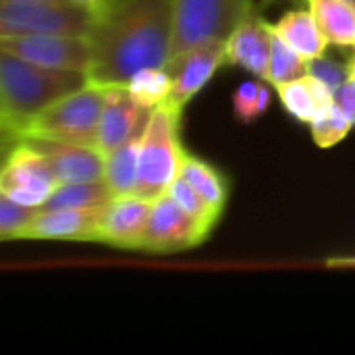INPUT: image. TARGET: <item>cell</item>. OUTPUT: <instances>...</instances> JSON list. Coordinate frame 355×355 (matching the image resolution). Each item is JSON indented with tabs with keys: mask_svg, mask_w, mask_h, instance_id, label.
<instances>
[{
	"mask_svg": "<svg viewBox=\"0 0 355 355\" xmlns=\"http://www.w3.org/2000/svg\"><path fill=\"white\" fill-rule=\"evenodd\" d=\"M25 141L44 154L60 183H85L104 179L106 154L98 146L42 137H25Z\"/></svg>",
	"mask_w": 355,
	"mask_h": 355,
	"instance_id": "8fae6325",
	"label": "cell"
},
{
	"mask_svg": "<svg viewBox=\"0 0 355 355\" xmlns=\"http://www.w3.org/2000/svg\"><path fill=\"white\" fill-rule=\"evenodd\" d=\"M183 110L160 104L152 110L139 144V187L137 196L156 200L166 193L179 177L185 148L181 144Z\"/></svg>",
	"mask_w": 355,
	"mask_h": 355,
	"instance_id": "3957f363",
	"label": "cell"
},
{
	"mask_svg": "<svg viewBox=\"0 0 355 355\" xmlns=\"http://www.w3.org/2000/svg\"><path fill=\"white\" fill-rule=\"evenodd\" d=\"M316 17L322 33L333 46H355V2L354 0H306Z\"/></svg>",
	"mask_w": 355,
	"mask_h": 355,
	"instance_id": "d6986e66",
	"label": "cell"
},
{
	"mask_svg": "<svg viewBox=\"0 0 355 355\" xmlns=\"http://www.w3.org/2000/svg\"><path fill=\"white\" fill-rule=\"evenodd\" d=\"M272 87L275 85L268 83L266 79L243 81L231 98L235 119L243 125H250L256 123L260 116H264L272 102Z\"/></svg>",
	"mask_w": 355,
	"mask_h": 355,
	"instance_id": "603a6c76",
	"label": "cell"
},
{
	"mask_svg": "<svg viewBox=\"0 0 355 355\" xmlns=\"http://www.w3.org/2000/svg\"><path fill=\"white\" fill-rule=\"evenodd\" d=\"M139 144H141V135L129 139L121 148L106 154L104 181H106L112 198L137 196V187H139Z\"/></svg>",
	"mask_w": 355,
	"mask_h": 355,
	"instance_id": "ffe728a7",
	"label": "cell"
},
{
	"mask_svg": "<svg viewBox=\"0 0 355 355\" xmlns=\"http://www.w3.org/2000/svg\"><path fill=\"white\" fill-rule=\"evenodd\" d=\"M112 200V193L104 179L85 183H60L44 204V210L54 208H89Z\"/></svg>",
	"mask_w": 355,
	"mask_h": 355,
	"instance_id": "7402d4cb",
	"label": "cell"
},
{
	"mask_svg": "<svg viewBox=\"0 0 355 355\" xmlns=\"http://www.w3.org/2000/svg\"><path fill=\"white\" fill-rule=\"evenodd\" d=\"M208 237L210 233L196 218H191L166 191L152 200V212L139 250L152 254H173L191 250L204 243Z\"/></svg>",
	"mask_w": 355,
	"mask_h": 355,
	"instance_id": "9c48e42d",
	"label": "cell"
},
{
	"mask_svg": "<svg viewBox=\"0 0 355 355\" xmlns=\"http://www.w3.org/2000/svg\"><path fill=\"white\" fill-rule=\"evenodd\" d=\"M0 52L48 69L85 73L87 77L94 62L89 40L79 35H0Z\"/></svg>",
	"mask_w": 355,
	"mask_h": 355,
	"instance_id": "ba28073f",
	"label": "cell"
},
{
	"mask_svg": "<svg viewBox=\"0 0 355 355\" xmlns=\"http://www.w3.org/2000/svg\"><path fill=\"white\" fill-rule=\"evenodd\" d=\"M352 77H355V54H354V58H352Z\"/></svg>",
	"mask_w": 355,
	"mask_h": 355,
	"instance_id": "1f68e13d",
	"label": "cell"
},
{
	"mask_svg": "<svg viewBox=\"0 0 355 355\" xmlns=\"http://www.w3.org/2000/svg\"><path fill=\"white\" fill-rule=\"evenodd\" d=\"M40 210L42 208L23 206L8 200L6 196H0V239L2 241L21 239L25 229L40 214Z\"/></svg>",
	"mask_w": 355,
	"mask_h": 355,
	"instance_id": "4316f807",
	"label": "cell"
},
{
	"mask_svg": "<svg viewBox=\"0 0 355 355\" xmlns=\"http://www.w3.org/2000/svg\"><path fill=\"white\" fill-rule=\"evenodd\" d=\"M104 104H106V85L87 81L81 89L56 100L40 114H35L23 129L19 139L42 137V139L96 146Z\"/></svg>",
	"mask_w": 355,
	"mask_h": 355,
	"instance_id": "277c9868",
	"label": "cell"
},
{
	"mask_svg": "<svg viewBox=\"0 0 355 355\" xmlns=\"http://www.w3.org/2000/svg\"><path fill=\"white\" fill-rule=\"evenodd\" d=\"M127 94L133 102L154 110L164 104L173 92V73L166 67H146L133 73L125 83Z\"/></svg>",
	"mask_w": 355,
	"mask_h": 355,
	"instance_id": "44dd1931",
	"label": "cell"
},
{
	"mask_svg": "<svg viewBox=\"0 0 355 355\" xmlns=\"http://www.w3.org/2000/svg\"><path fill=\"white\" fill-rule=\"evenodd\" d=\"M270 29L275 35L287 42L295 52H300L306 60L324 56L327 46L331 44L310 8L308 10L293 8L285 12L275 25H270Z\"/></svg>",
	"mask_w": 355,
	"mask_h": 355,
	"instance_id": "e0dca14e",
	"label": "cell"
},
{
	"mask_svg": "<svg viewBox=\"0 0 355 355\" xmlns=\"http://www.w3.org/2000/svg\"><path fill=\"white\" fill-rule=\"evenodd\" d=\"M308 75L322 81L335 96L343 87V83L352 75V62H339L329 56H320L314 60H308Z\"/></svg>",
	"mask_w": 355,
	"mask_h": 355,
	"instance_id": "83f0119b",
	"label": "cell"
},
{
	"mask_svg": "<svg viewBox=\"0 0 355 355\" xmlns=\"http://www.w3.org/2000/svg\"><path fill=\"white\" fill-rule=\"evenodd\" d=\"M175 35L171 58L210 42L227 40L233 29L256 12L252 0H173Z\"/></svg>",
	"mask_w": 355,
	"mask_h": 355,
	"instance_id": "5b68a950",
	"label": "cell"
},
{
	"mask_svg": "<svg viewBox=\"0 0 355 355\" xmlns=\"http://www.w3.org/2000/svg\"><path fill=\"white\" fill-rule=\"evenodd\" d=\"M73 2H77L81 6H87V8H96L100 4V0H73Z\"/></svg>",
	"mask_w": 355,
	"mask_h": 355,
	"instance_id": "f546056e",
	"label": "cell"
},
{
	"mask_svg": "<svg viewBox=\"0 0 355 355\" xmlns=\"http://www.w3.org/2000/svg\"><path fill=\"white\" fill-rule=\"evenodd\" d=\"M152 200L141 196H119L106 204L96 243L121 250H139L150 220Z\"/></svg>",
	"mask_w": 355,
	"mask_h": 355,
	"instance_id": "4fadbf2b",
	"label": "cell"
},
{
	"mask_svg": "<svg viewBox=\"0 0 355 355\" xmlns=\"http://www.w3.org/2000/svg\"><path fill=\"white\" fill-rule=\"evenodd\" d=\"M87 81L85 73L48 69L0 52V129L4 148L19 139L35 114L81 89Z\"/></svg>",
	"mask_w": 355,
	"mask_h": 355,
	"instance_id": "7a4b0ae2",
	"label": "cell"
},
{
	"mask_svg": "<svg viewBox=\"0 0 355 355\" xmlns=\"http://www.w3.org/2000/svg\"><path fill=\"white\" fill-rule=\"evenodd\" d=\"M175 35L173 0H100L87 35L89 81L125 85L146 67H166Z\"/></svg>",
	"mask_w": 355,
	"mask_h": 355,
	"instance_id": "6da1fadb",
	"label": "cell"
},
{
	"mask_svg": "<svg viewBox=\"0 0 355 355\" xmlns=\"http://www.w3.org/2000/svg\"><path fill=\"white\" fill-rule=\"evenodd\" d=\"M285 112L302 125H310L324 108L337 102V96L316 77L306 75L275 87Z\"/></svg>",
	"mask_w": 355,
	"mask_h": 355,
	"instance_id": "2e32d148",
	"label": "cell"
},
{
	"mask_svg": "<svg viewBox=\"0 0 355 355\" xmlns=\"http://www.w3.org/2000/svg\"><path fill=\"white\" fill-rule=\"evenodd\" d=\"M306 75H308V60L300 52H295L287 42H283L279 35L272 33V54H270L266 81L279 87L283 83L295 81Z\"/></svg>",
	"mask_w": 355,
	"mask_h": 355,
	"instance_id": "cb8c5ba5",
	"label": "cell"
},
{
	"mask_svg": "<svg viewBox=\"0 0 355 355\" xmlns=\"http://www.w3.org/2000/svg\"><path fill=\"white\" fill-rule=\"evenodd\" d=\"M272 54V29L258 12L239 23L227 37L229 64H237L260 79H266Z\"/></svg>",
	"mask_w": 355,
	"mask_h": 355,
	"instance_id": "9a60e30c",
	"label": "cell"
},
{
	"mask_svg": "<svg viewBox=\"0 0 355 355\" xmlns=\"http://www.w3.org/2000/svg\"><path fill=\"white\" fill-rule=\"evenodd\" d=\"M225 64H229L227 40L204 42L168 60L166 69L173 73V92L164 104L177 110H185V106L208 85V81Z\"/></svg>",
	"mask_w": 355,
	"mask_h": 355,
	"instance_id": "30bf717a",
	"label": "cell"
},
{
	"mask_svg": "<svg viewBox=\"0 0 355 355\" xmlns=\"http://www.w3.org/2000/svg\"><path fill=\"white\" fill-rule=\"evenodd\" d=\"M152 110L131 100L125 85H106V104L102 110L96 146L108 154L129 139L144 133Z\"/></svg>",
	"mask_w": 355,
	"mask_h": 355,
	"instance_id": "7c38bea8",
	"label": "cell"
},
{
	"mask_svg": "<svg viewBox=\"0 0 355 355\" xmlns=\"http://www.w3.org/2000/svg\"><path fill=\"white\" fill-rule=\"evenodd\" d=\"M94 8L73 0L60 2H2L0 35H79L92 31Z\"/></svg>",
	"mask_w": 355,
	"mask_h": 355,
	"instance_id": "8992f818",
	"label": "cell"
},
{
	"mask_svg": "<svg viewBox=\"0 0 355 355\" xmlns=\"http://www.w3.org/2000/svg\"><path fill=\"white\" fill-rule=\"evenodd\" d=\"M168 193H171V198L191 216V218H196L208 233H212L214 231V227H216V223H218V218H220V214L216 212V210H212L210 208V204L183 179V177H177L173 183H171V187H168Z\"/></svg>",
	"mask_w": 355,
	"mask_h": 355,
	"instance_id": "484cf974",
	"label": "cell"
},
{
	"mask_svg": "<svg viewBox=\"0 0 355 355\" xmlns=\"http://www.w3.org/2000/svg\"><path fill=\"white\" fill-rule=\"evenodd\" d=\"M337 104L341 106V110L347 114V119L354 123L355 127V77H352V75L343 83V87L337 92Z\"/></svg>",
	"mask_w": 355,
	"mask_h": 355,
	"instance_id": "f1b7e54d",
	"label": "cell"
},
{
	"mask_svg": "<svg viewBox=\"0 0 355 355\" xmlns=\"http://www.w3.org/2000/svg\"><path fill=\"white\" fill-rule=\"evenodd\" d=\"M2 2H60V0H0Z\"/></svg>",
	"mask_w": 355,
	"mask_h": 355,
	"instance_id": "4dcf8cb0",
	"label": "cell"
},
{
	"mask_svg": "<svg viewBox=\"0 0 355 355\" xmlns=\"http://www.w3.org/2000/svg\"><path fill=\"white\" fill-rule=\"evenodd\" d=\"M308 127H310L312 139L318 148H333L347 137V133L354 129V123L347 119V114L335 102L329 108H324Z\"/></svg>",
	"mask_w": 355,
	"mask_h": 355,
	"instance_id": "d4e9b609",
	"label": "cell"
},
{
	"mask_svg": "<svg viewBox=\"0 0 355 355\" xmlns=\"http://www.w3.org/2000/svg\"><path fill=\"white\" fill-rule=\"evenodd\" d=\"M354 2H355V0H354Z\"/></svg>",
	"mask_w": 355,
	"mask_h": 355,
	"instance_id": "d6a6232c",
	"label": "cell"
},
{
	"mask_svg": "<svg viewBox=\"0 0 355 355\" xmlns=\"http://www.w3.org/2000/svg\"><path fill=\"white\" fill-rule=\"evenodd\" d=\"M58 185L50 162L29 141L19 139L6 148L0 168V196L23 206L44 208Z\"/></svg>",
	"mask_w": 355,
	"mask_h": 355,
	"instance_id": "52a82bcc",
	"label": "cell"
},
{
	"mask_svg": "<svg viewBox=\"0 0 355 355\" xmlns=\"http://www.w3.org/2000/svg\"><path fill=\"white\" fill-rule=\"evenodd\" d=\"M179 177H183L210 204L212 210H216L218 214L225 212L231 198V179L220 168L185 150Z\"/></svg>",
	"mask_w": 355,
	"mask_h": 355,
	"instance_id": "ac0fdd59",
	"label": "cell"
},
{
	"mask_svg": "<svg viewBox=\"0 0 355 355\" xmlns=\"http://www.w3.org/2000/svg\"><path fill=\"white\" fill-rule=\"evenodd\" d=\"M108 204V202H106ZM106 204L89 208H54L40 214L25 229L21 239H52V241H96Z\"/></svg>",
	"mask_w": 355,
	"mask_h": 355,
	"instance_id": "5bb4252c",
	"label": "cell"
}]
</instances>
